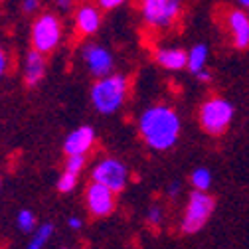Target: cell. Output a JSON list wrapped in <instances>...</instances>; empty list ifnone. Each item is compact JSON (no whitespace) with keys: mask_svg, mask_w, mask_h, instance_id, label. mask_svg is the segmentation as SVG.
<instances>
[{"mask_svg":"<svg viewBox=\"0 0 249 249\" xmlns=\"http://www.w3.org/2000/svg\"><path fill=\"white\" fill-rule=\"evenodd\" d=\"M85 154H70L68 160H66V170L73 172V174H79L83 168H85Z\"/></svg>","mask_w":249,"mask_h":249,"instance_id":"cell-20","label":"cell"},{"mask_svg":"<svg viewBox=\"0 0 249 249\" xmlns=\"http://www.w3.org/2000/svg\"><path fill=\"white\" fill-rule=\"evenodd\" d=\"M215 208V200L206 194V190H196L190 194V200H188V208H186L184 212V220H182V233H196L200 231L206 222H208V217L212 215Z\"/></svg>","mask_w":249,"mask_h":249,"instance_id":"cell-6","label":"cell"},{"mask_svg":"<svg viewBox=\"0 0 249 249\" xmlns=\"http://www.w3.org/2000/svg\"><path fill=\"white\" fill-rule=\"evenodd\" d=\"M160 215H162L160 208H150L148 210V224L150 226H159L160 224Z\"/></svg>","mask_w":249,"mask_h":249,"instance_id":"cell-24","label":"cell"},{"mask_svg":"<svg viewBox=\"0 0 249 249\" xmlns=\"http://www.w3.org/2000/svg\"><path fill=\"white\" fill-rule=\"evenodd\" d=\"M61 38H64V24L61 20L53 14V12H44L40 14L34 24L32 30H30V42H32V48L42 52V53H52Z\"/></svg>","mask_w":249,"mask_h":249,"instance_id":"cell-3","label":"cell"},{"mask_svg":"<svg viewBox=\"0 0 249 249\" xmlns=\"http://www.w3.org/2000/svg\"><path fill=\"white\" fill-rule=\"evenodd\" d=\"M46 70H48L46 53H42V52H38L34 48L30 52H26V55H24V71H22L26 87H36L44 79Z\"/></svg>","mask_w":249,"mask_h":249,"instance_id":"cell-11","label":"cell"},{"mask_svg":"<svg viewBox=\"0 0 249 249\" xmlns=\"http://www.w3.org/2000/svg\"><path fill=\"white\" fill-rule=\"evenodd\" d=\"M139 131L148 146L154 150H166L180 135V117L168 105H152L141 115Z\"/></svg>","mask_w":249,"mask_h":249,"instance_id":"cell-1","label":"cell"},{"mask_svg":"<svg viewBox=\"0 0 249 249\" xmlns=\"http://www.w3.org/2000/svg\"><path fill=\"white\" fill-rule=\"evenodd\" d=\"M16 226L20 231L24 233H32L36 228H38V222H36V213L32 210H20L18 215H16Z\"/></svg>","mask_w":249,"mask_h":249,"instance_id":"cell-17","label":"cell"},{"mask_svg":"<svg viewBox=\"0 0 249 249\" xmlns=\"http://www.w3.org/2000/svg\"><path fill=\"white\" fill-rule=\"evenodd\" d=\"M73 2H75V0H53L55 8H59L61 12H68V10H71V8H73Z\"/></svg>","mask_w":249,"mask_h":249,"instance_id":"cell-25","label":"cell"},{"mask_svg":"<svg viewBox=\"0 0 249 249\" xmlns=\"http://www.w3.org/2000/svg\"><path fill=\"white\" fill-rule=\"evenodd\" d=\"M208 64V46L206 44H196L188 50V61H186V68L190 70V73H198L202 70H206Z\"/></svg>","mask_w":249,"mask_h":249,"instance_id":"cell-15","label":"cell"},{"mask_svg":"<svg viewBox=\"0 0 249 249\" xmlns=\"http://www.w3.org/2000/svg\"><path fill=\"white\" fill-rule=\"evenodd\" d=\"M198 119H200V127L208 135L222 137L233 119V107L224 97H210L208 101L202 103Z\"/></svg>","mask_w":249,"mask_h":249,"instance_id":"cell-4","label":"cell"},{"mask_svg":"<svg viewBox=\"0 0 249 249\" xmlns=\"http://www.w3.org/2000/svg\"><path fill=\"white\" fill-rule=\"evenodd\" d=\"M101 28V8L93 4H83L75 12V30L79 36H93Z\"/></svg>","mask_w":249,"mask_h":249,"instance_id":"cell-12","label":"cell"},{"mask_svg":"<svg viewBox=\"0 0 249 249\" xmlns=\"http://www.w3.org/2000/svg\"><path fill=\"white\" fill-rule=\"evenodd\" d=\"M196 77H198L200 81H210V79H212V75H210V71H208V70L198 71V73H196Z\"/></svg>","mask_w":249,"mask_h":249,"instance_id":"cell-26","label":"cell"},{"mask_svg":"<svg viewBox=\"0 0 249 249\" xmlns=\"http://www.w3.org/2000/svg\"><path fill=\"white\" fill-rule=\"evenodd\" d=\"M170 192H172V196L178 192V184H172V188H170Z\"/></svg>","mask_w":249,"mask_h":249,"instance_id":"cell-29","label":"cell"},{"mask_svg":"<svg viewBox=\"0 0 249 249\" xmlns=\"http://www.w3.org/2000/svg\"><path fill=\"white\" fill-rule=\"evenodd\" d=\"M93 180L105 184L113 192H121L127 186V168H124L119 160L115 159H105L101 160L95 168H93Z\"/></svg>","mask_w":249,"mask_h":249,"instance_id":"cell-9","label":"cell"},{"mask_svg":"<svg viewBox=\"0 0 249 249\" xmlns=\"http://www.w3.org/2000/svg\"><path fill=\"white\" fill-rule=\"evenodd\" d=\"M81 59H83L87 71L93 77L99 79V77H105V75L113 73V66H115L113 55L101 44H95V42L85 44L83 50H81Z\"/></svg>","mask_w":249,"mask_h":249,"instance_id":"cell-8","label":"cell"},{"mask_svg":"<svg viewBox=\"0 0 249 249\" xmlns=\"http://www.w3.org/2000/svg\"><path fill=\"white\" fill-rule=\"evenodd\" d=\"M115 194L111 188H107L105 184L101 182H95L93 180L89 186H87V190H85V204H87V210L93 217H105L109 213H113L115 210Z\"/></svg>","mask_w":249,"mask_h":249,"instance_id":"cell-7","label":"cell"},{"mask_svg":"<svg viewBox=\"0 0 249 249\" xmlns=\"http://www.w3.org/2000/svg\"><path fill=\"white\" fill-rule=\"evenodd\" d=\"M157 64L162 66L164 70L170 71H180L186 68V61H188V52H184L180 48H164L154 53Z\"/></svg>","mask_w":249,"mask_h":249,"instance_id":"cell-14","label":"cell"},{"mask_svg":"<svg viewBox=\"0 0 249 249\" xmlns=\"http://www.w3.org/2000/svg\"><path fill=\"white\" fill-rule=\"evenodd\" d=\"M127 0H97V6L101 10H115L119 6H123Z\"/></svg>","mask_w":249,"mask_h":249,"instance_id":"cell-23","label":"cell"},{"mask_svg":"<svg viewBox=\"0 0 249 249\" xmlns=\"http://www.w3.org/2000/svg\"><path fill=\"white\" fill-rule=\"evenodd\" d=\"M235 2H237L243 10H249V0H235Z\"/></svg>","mask_w":249,"mask_h":249,"instance_id":"cell-28","label":"cell"},{"mask_svg":"<svg viewBox=\"0 0 249 249\" xmlns=\"http://www.w3.org/2000/svg\"><path fill=\"white\" fill-rule=\"evenodd\" d=\"M64 249H68V247H64Z\"/></svg>","mask_w":249,"mask_h":249,"instance_id":"cell-30","label":"cell"},{"mask_svg":"<svg viewBox=\"0 0 249 249\" xmlns=\"http://www.w3.org/2000/svg\"><path fill=\"white\" fill-rule=\"evenodd\" d=\"M75 184H77V174L66 170L64 174L57 178V190H59L61 194H68V192H71V190L75 188Z\"/></svg>","mask_w":249,"mask_h":249,"instance_id":"cell-18","label":"cell"},{"mask_svg":"<svg viewBox=\"0 0 249 249\" xmlns=\"http://www.w3.org/2000/svg\"><path fill=\"white\" fill-rule=\"evenodd\" d=\"M8 66H10V57H8V53H6V50L0 46V79H2L4 75H6V71H8Z\"/></svg>","mask_w":249,"mask_h":249,"instance_id":"cell-21","label":"cell"},{"mask_svg":"<svg viewBox=\"0 0 249 249\" xmlns=\"http://www.w3.org/2000/svg\"><path fill=\"white\" fill-rule=\"evenodd\" d=\"M93 142H95V131H93L91 127H87V124H83V127H77L75 131H71L64 142V152L68 154H85Z\"/></svg>","mask_w":249,"mask_h":249,"instance_id":"cell-13","label":"cell"},{"mask_svg":"<svg viewBox=\"0 0 249 249\" xmlns=\"http://www.w3.org/2000/svg\"><path fill=\"white\" fill-rule=\"evenodd\" d=\"M192 184L196 186V190H208L210 188V184H212V176L206 168H198L194 170L192 174Z\"/></svg>","mask_w":249,"mask_h":249,"instance_id":"cell-19","label":"cell"},{"mask_svg":"<svg viewBox=\"0 0 249 249\" xmlns=\"http://www.w3.org/2000/svg\"><path fill=\"white\" fill-rule=\"evenodd\" d=\"M68 226H70L71 230H79V228H81V220H77V217H70Z\"/></svg>","mask_w":249,"mask_h":249,"instance_id":"cell-27","label":"cell"},{"mask_svg":"<svg viewBox=\"0 0 249 249\" xmlns=\"http://www.w3.org/2000/svg\"><path fill=\"white\" fill-rule=\"evenodd\" d=\"M52 233H53V226H52L50 222H48V224H42L40 228H36V230L32 231V237H30L26 249H44L46 243L50 241Z\"/></svg>","mask_w":249,"mask_h":249,"instance_id":"cell-16","label":"cell"},{"mask_svg":"<svg viewBox=\"0 0 249 249\" xmlns=\"http://www.w3.org/2000/svg\"><path fill=\"white\" fill-rule=\"evenodd\" d=\"M226 28L230 32L231 44L237 50H247L249 48V14L243 8L228 10V14H226Z\"/></svg>","mask_w":249,"mask_h":249,"instance_id":"cell-10","label":"cell"},{"mask_svg":"<svg viewBox=\"0 0 249 249\" xmlns=\"http://www.w3.org/2000/svg\"><path fill=\"white\" fill-rule=\"evenodd\" d=\"M129 93V79L119 73H109L105 77H99L91 85V103L97 113L109 115L115 113L127 99Z\"/></svg>","mask_w":249,"mask_h":249,"instance_id":"cell-2","label":"cell"},{"mask_svg":"<svg viewBox=\"0 0 249 249\" xmlns=\"http://www.w3.org/2000/svg\"><path fill=\"white\" fill-rule=\"evenodd\" d=\"M182 4L184 0H141V16L146 26L166 30L178 20Z\"/></svg>","mask_w":249,"mask_h":249,"instance_id":"cell-5","label":"cell"},{"mask_svg":"<svg viewBox=\"0 0 249 249\" xmlns=\"http://www.w3.org/2000/svg\"><path fill=\"white\" fill-rule=\"evenodd\" d=\"M40 6H42V0H22V12H26V14L38 12Z\"/></svg>","mask_w":249,"mask_h":249,"instance_id":"cell-22","label":"cell"},{"mask_svg":"<svg viewBox=\"0 0 249 249\" xmlns=\"http://www.w3.org/2000/svg\"><path fill=\"white\" fill-rule=\"evenodd\" d=\"M0 184H2V182H0Z\"/></svg>","mask_w":249,"mask_h":249,"instance_id":"cell-31","label":"cell"}]
</instances>
